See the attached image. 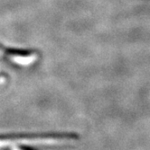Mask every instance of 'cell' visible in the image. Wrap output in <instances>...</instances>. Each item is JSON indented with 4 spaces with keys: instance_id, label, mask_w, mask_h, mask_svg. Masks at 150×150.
Returning <instances> with one entry per match:
<instances>
[{
    "instance_id": "3",
    "label": "cell",
    "mask_w": 150,
    "mask_h": 150,
    "mask_svg": "<svg viewBox=\"0 0 150 150\" xmlns=\"http://www.w3.org/2000/svg\"><path fill=\"white\" fill-rule=\"evenodd\" d=\"M1 76H1V75H0V77H1Z\"/></svg>"
},
{
    "instance_id": "2",
    "label": "cell",
    "mask_w": 150,
    "mask_h": 150,
    "mask_svg": "<svg viewBox=\"0 0 150 150\" xmlns=\"http://www.w3.org/2000/svg\"><path fill=\"white\" fill-rule=\"evenodd\" d=\"M1 47H2V46H1V45H0V48H1Z\"/></svg>"
},
{
    "instance_id": "1",
    "label": "cell",
    "mask_w": 150,
    "mask_h": 150,
    "mask_svg": "<svg viewBox=\"0 0 150 150\" xmlns=\"http://www.w3.org/2000/svg\"><path fill=\"white\" fill-rule=\"evenodd\" d=\"M13 150H22V149H19V148H17V147H15Z\"/></svg>"
}]
</instances>
